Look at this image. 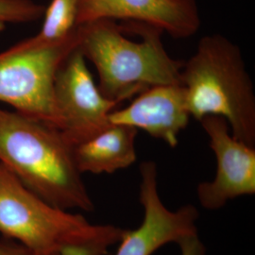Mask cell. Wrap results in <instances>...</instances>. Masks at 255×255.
<instances>
[{
  "mask_svg": "<svg viewBox=\"0 0 255 255\" xmlns=\"http://www.w3.org/2000/svg\"><path fill=\"white\" fill-rule=\"evenodd\" d=\"M163 32L144 23L120 26L110 19L77 26L78 48L95 64L105 98L121 103L154 85L182 84L184 62L166 52Z\"/></svg>",
  "mask_w": 255,
  "mask_h": 255,
  "instance_id": "obj_1",
  "label": "cell"
},
{
  "mask_svg": "<svg viewBox=\"0 0 255 255\" xmlns=\"http://www.w3.org/2000/svg\"><path fill=\"white\" fill-rule=\"evenodd\" d=\"M0 163L30 191L58 208L95 209L75 163L73 146L57 128L0 109Z\"/></svg>",
  "mask_w": 255,
  "mask_h": 255,
  "instance_id": "obj_2",
  "label": "cell"
},
{
  "mask_svg": "<svg viewBox=\"0 0 255 255\" xmlns=\"http://www.w3.org/2000/svg\"><path fill=\"white\" fill-rule=\"evenodd\" d=\"M182 85L193 119L219 116L232 135L255 146V94L240 48L226 37H202L196 53L184 62Z\"/></svg>",
  "mask_w": 255,
  "mask_h": 255,
  "instance_id": "obj_3",
  "label": "cell"
},
{
  "mask_svg": "<svg viewBox=\"0 0 255 255\" xmlns=\"http://www.w3.org/2000/svg\"><path fill=\"white\" fill-rule=\"evenodd\" d=\"M124 232L91 224L81 214L46 202L0 163V233L18 240L32 255H61L71 246H114Z\"/></svg>",
  "mask_w": 255,
  "mask_h": 255,
  "instance_id": "obj_4",
  "label": "cell"
},
{
  "mask_svg": "<svg viewBox=\"0 0 255 255\" xmlns=\"http://www.w3.org/2000/svg\"><path fill=\"white\" fill-rule=\"evenodd\" d=\"M77 27L68 38L47 43L38 37L0 53V101L57 128L53 87L61 64L78 47Z\"/></svg>",
  "mask_w": 255,
  "mask_h": 255,
  "instance_id": "obj_5",
  "label": "cell"
},
{
  "mask_svg": "<svg viewBox=\"0 0 255 255\" xmlns=\"http://www.w3.org/2000/svg\"><path fill=\"white\" fill-rule=\"evenodd\" d=\"M53 97L57 128L71 146L110 126L109 115L120 104L101 94L78 47L57 71Z\"/></svg>",
  "mask_w": 255,
  "mask_h": 255,
  "instance_id": "obj_6",
  "label": "cell"
},
{
  "mask_svg": "<svg viewBox=\"0 0 255 255\" xmlns=\"http://www.w3.org/2000/svg\"><path fill=\"white\" fill-rule=\"evenodd\" d=\"M139 201L144 210L141 225L124 232L115 255H152L168 243L198 233V209L186 204L176 211L166 208L158 192L157 165L152 161L140 164Z\"/></svg>",
  "mask_w": 255,
  "mask_h": 255,
  "instance_id": "obj_7",
  "label": "cell"
},
{
  "mask_svg": "<svg viewBox=\"0 0 255 255\" xmlns=\"http://www.w3.org/2000/svg\"><path fill=\"white\" fill-rule=\"evenodd\" d=\"M209 136L210 147L217 158V173L211 182L197 188L200 204L218 210L229 201L255 194V148L236 139L230 132L227 120L219 116H206L200 121Z\"/></svg>",
  "mask_w": 255,
  "mask_h": 255,
  "instance_id": "obj_8",
  "label": "cell"
},
{
  "mask_svg": "<svg viewBox=\"0 0 255 255\" xmlns=\"http://www.w3.org/2000/svg\"><path fill=\"white\" fill-rule=\"evenodd\" d=\"M101 19L144 23L174 38L192 36L201 27L195 0H78V25Z\"/></svg>",
  "mask_w": 255,
  "mask_h": 255,
  "instance_id": "obj_9",
  "label": "cell"
},
{
  "mask_svg": "<svg viewBox=\"0 0 255 255\" xmlns=\"http://www.w3.org/2000/svg\"><path fill=\"white\" fill-rule=\"evenodd\" d=\"M190 118L184 86L161 84L138 94L126 108L113 111L109 122L141 128L150 136L176 147L179 134L187 127Z\"/></svg>",
  "mask_w": 255,
  "mask_h": 255,
  "instance_id": "obj_10",
  "label": "cell"
},
{
  "mask_svg": "<svg viewBox=\"0 0 255 255\" xmlns=\"http://www.w3.org/2000/svg\"><path fill=\"white\" fill-rule=\"evenodd\" d=\"M137 128L111 124L98 134L73 146L75 163L81 173H114L136 161Z\"/></svg>",
  "mask_w": 255,
  "mask_h": 255,
  "instance_id": "obj_11",
  "label": "cell"
},
{
  "mask_svg": "<svg viewBox=\"0 0 255 255\" xmlns=\"http://www.w3.org/2000/svg\"><path fill=\"white\" fill-rule=\"evenodd\" d=\"M44 14L43 26L36 36L47 43L64 40L78 26V0H52Z\"/></svg>",
  "mask_w": 255,
  "mask_h": 255,
  "instance_id": "obj_12",
  "label": "cell"
},
{
  "mask_svg": "<svg viewBox=\"0 0 255 255\" xmlns=\"http://www.w3.org/2000/svg\"><path fill=\"white\" fill-rule=\"evenodd\" d=\"M45 7L31 0H0V22L24 23L36 21L45 13Z\"/></svg>",
  "mask_w": 255,
  "mask_h": 255,
  "instance_id": "obj_13",
  "label": "cell"
},
{
  "mask_svg": "<svg viewBox=\"0 0 255 255\" xmlns=\"http://www.w3.org/2000/svg\"><path fill=\"white\" fill-rule=\"evenodd\" d=\"M177 244L180 247L181 255H206V248L198 233L183 237Z\"/></svg>",
  "mask_w": 255,
  "mask_h": 255,
  "instance_id": "obj_14",
  "label": "cell"
},
{
  "mask_svg": "<svg viewBox=\"0 0 255 255\" xmlns=\"http://www.w3.org/2000/svg\"><path fill=\"white\" fill-rule=\"evenodd\" d=\"M109 248L102 244L67 247L63 250L61 255H105Z\"/></svg>",
  "mask_w": 255,
  "mask_h": 255,
  "instance_id": "obj_15",
  "label": "cell"
},
{
  "mask_svg": "<svg viewBox=\"0 0 255 255\" xmlns=\"http://www.w3.org/2000/svg\"><path fill=\"white\" fill-rule=\"evenodd\" d=\"M0 255H32L26 248L20 245H9L0 244Z\"/></svg>",
  "mask_w": 255,
  "mask_h": 255,
  "instance_id": "obj_16",
  "label": "cell"
},
{
  "mask_svg": "<svg viewBox=\"0 0 255 255\" xmlns=\"http://www.w3.org/2000/svg\"><path fill=\"white\" fill-rule=\"evenodd\" d=\"M4 27H5V23H3V22H0V32L4 29Z\"/></svg>",
  "mask_w": 255,
  "mask_h": 255,
  "instance_id": "obj_17",
  "label": "cell"
}]
</instances>
